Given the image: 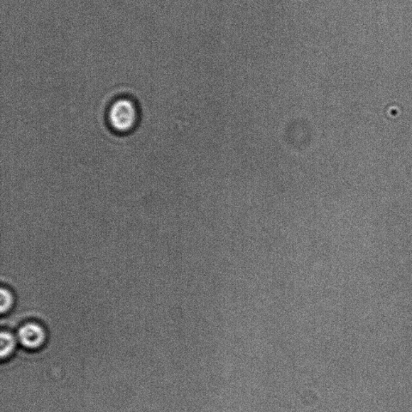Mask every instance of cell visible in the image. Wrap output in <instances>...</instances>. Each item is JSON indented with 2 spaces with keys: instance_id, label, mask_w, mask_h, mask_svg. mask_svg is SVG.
I'll return each mask as SVG.
<instances>
[{
  "instance_id": "3",
  "label": "cell",
  "mask_w": 412,
  "mask_h": 412,
  "mask_svg": "<svg viewBox=\"0 0 412 412\" xmlns=\"http://www.w3.org/2000/svg\"><path fill=\"white\" fill-rule=\"evenodd\" d=\"M0 356L2 359L9 357L16 349V340L14 336H12L10 332L3 331L1 337H0Z\"/></svg>"
},
{
  "instance_id": "2",
  "label": "cell",
  "mask_w": 412,
  "mask_h": 412,
  "mask_svg": "<svg viewBox=\"0 0 412 412\" xmlns=\"http://www.w3.org/2000/svg\"><path fill=\"white\" fill-rule=\"evenodd\" d=\"M18 338L24 348L38 349L45 342V331L38 324L28 323L21 327L18 332Z\"/></svg>"
},
{
  "instance_id": "1",
  "label": "cell",
  "mask_w": 412,
  "mask_h": 412,
  "mask_svg": "<svg viewBox=\"0 0 412 412\" xmlns=\"http://www.w3.org/2000/svg\"><path fill=\"white\" fill-rule=\"evenodd\" d=\"M109 124L114 131L126 132L135 126L137 110L134 102L126 98L114 101L108 114Z\"/></svg>"
},
{
  "instance_id": "4",
  "label": "cell",
  "mask_w": 412,
  "mask_h": 412,
  "mask_svg": "<svg viewBox=\"0 0 412 412\" xmlns=\"http://www.w3.org/2000/svg\"><path fill=\"white\" fill-rule=\"evenodd\" d=\"M0 298H1L0 310H1L2 313L9 312L12 305H13V296H12L9 290L3 288L1 293H0Z\"/></svg>"
}]
</instances>
